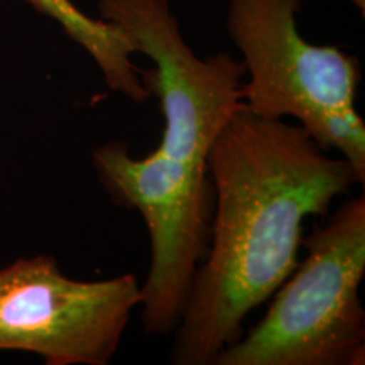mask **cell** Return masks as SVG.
I'll list each match as a JSON object with an SVG mask.
<instances>
[{
  "mask_svg": "<svg viewBox=\"0 0 365 365\" xmlns=\"http://www.w3.org/2000/svg\"><path fill=\"white\" fill-rule=\"evenodd\" d=\"M100 17L124 31L161 107L164 129L156 150L134 158L120 140L98 145L93 168L108 196L135 210L150 242V266L140 282L148 335L164 336L180 322L196 267L208 249L213 186L208 154L218 132L242 103L245 70L228 53L198 56L182 38L170 0H100Z\"/></svg>",
  "mask_w": 365,
  "mask_h": 365,
  "instance_id": "6da1fadb",
  "label": "cell"
},
{
  "mask_svg": "<svg viewBox=\"0 0 365 365\" xmlns=\"http://www.w3.org/2000/svg\"><path fill=\"white\" fill-rule=\"evenodd\" d=\"M208 249L175 328L173 365H215L298 264L303 223L365 178L298 124L235 108L208 154Z\"/></svg>",
  "mask_w": 365,
  "mask_h": 365,
  "instance_id": "7a4b0ae2",
  "label": "cell"
},
{
  "mask_svg": "<svg viewBox=\"0 0 365 365\" xmlns=\"http://www.w3.org/2000/svg\"><path fill=\"white\" fill-rule=\"evenodd\" d=\"M303 0H228L227 29L242 54V107L266 118H294L319 148L365 178V124L355 107L360 61L298 29Z\"/></svg>",
  "mask_w": 365,
  "mask_h": 365,
  "instance_id": "3957f363",
  "label": "cell"
},
{
  "mask_svg": "<svg viewBox=\"0 0 365 365\" xmlns=\"http://www.w3.org/2000/svg\"><path fill=\"white\" fill-rule=\"evenodd\" d=\"M301 247L307 257L277 287L264 318L215 365H364V195L314 227Z\"/></svg>",
  "mask_w": 365,
  "mask_h": 365,
  "instance_id": "277c9868",
  "label": "cell"
},
{
  "mask_svg": "<svg viewBox=\"0 0 365 365\" xmlns=\"http://www.w3.org/2000/svg\"><path fill=\"white\" fill-rule=\"evenodd\" d=\"M140 299L132 272L83 281L51 255L17 259L0 267V352L34 354L48 365H107Z\"/></svg>",
  "mask_w": 365,
  "mask_h": 365,
  "instance_id": "5b68a950",
  "label": "cell"
},
{
  "mask_svg": "<svg viewBox=\"0 0 365 365\" xmlns=\"http://www.w3.org/2000/svg\"><path fill=\"white\" fill-rule=\"evenodd\" d=\"M36 11L53 19L93 59L107 88L134 103L150 98L140 70L134 63V48L120 27L102 17H90L71 0H27Z\"/></svg>",
  "mask_w": 365,
  "mask_h": 365,
  "instance_id": "8992f818",
  "label": "cell"
},
{
  "mask_svg": "<svg viewBox=\"0 0 365 365\" xmlns=\"http://www.w3.org/2000/svg\"><path fill=\"white\" fill-rule=\"evenodd\" d=\"M352 4L359 9L360 14L364 16V14H365V0H352Z\"/></svg>",
  "mask_w": 365,
  "mask_h": 365,
  "instance_id": "52a82bcc",
  "label": "cell"
}]
</instances>
